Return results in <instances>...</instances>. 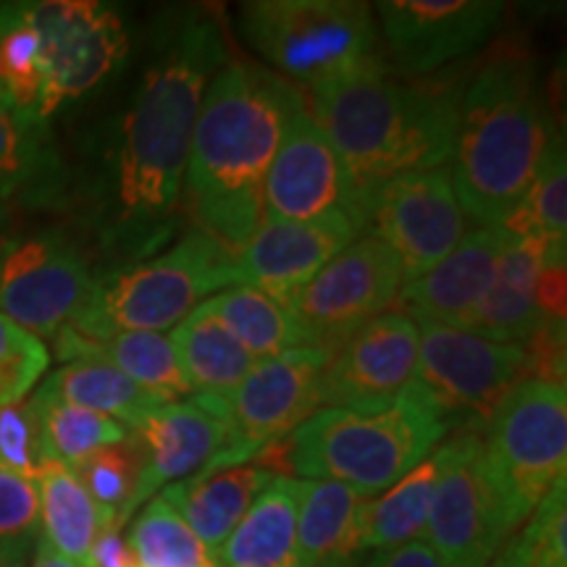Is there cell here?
Masks as SVG:
<instances>
[{
  "label": "cell",
  "mask_w": 567,
  "mask_h": 567,
  "mask_svg": "<svg viewBox=\"0 0 567 567\" xmlns=\"http://www.w3.org/2000/svg\"><path fill=\"white\" fill-rule=\"evenodd\" d=\"M360 567H439L436 555L425 542H410L396 549L373 551Z\"/></svg>",
  "instance_id": "7bdbcfd3"
},
{
  "label": "cell",
  "mask_w": 567,
  "mask_h": 567,
  "mask_svg": "<svg viewBox=\"0 0 567 567\" xmlns=\"http://www.w3.org/2000/svg\"><path fill=\"white\" fill-rule=\"evenodd\" d=\"M305 95L271 69L229 61L205 90L184 197L195 229L237 255L264 221V187Z\"/></svg>",
  "instance_id": "7a4b0ae2"
},
{
  "label": "cell",
  "mask_w": 567,
  "mask_h": 567,
  "mask_svg": "<svg viewBox=\"0 0 567 567\" xmlns=\"http://www.w3.org/2000/svg\"><path fill=\"white\" fill-rule=\"evenodd\" d=\"M365 234L347 218L329 221H260L258 231L234 255L239 287H252L287 305L347 245Z\"/></svg>",
  "instance_id": "d6986e66"
},
{
  "label": "cell",
  "mask_w": 567,
  "mask_h": 567,
  "mask_svg": "<svg viewBox=\"0 0 567 567\" xmlns=\"http://www.w3.org/2000/svg\"><path fill=\"white\" fill-rule=\"evenodd\" d=\"M40 389H45L55 400L109 415L130 429H137L147 415H153L161 405H168L134 384L118 368L90 358L63 363L59 371L48 375Z\"/></svg>",
  "instance_id": "1f68e13d"
},
{
  "label": "cell",
  "mask_w": 567,
  "mask_h": 567,
  "mask_svg": "<svg viewBox=\"0 0 567 567\" xmlns=\"http://www.w3.org/2000/svg\"><path fill=\"white\" fill-rule=\"evenodd\" d=\"M302 478L274 476L218 549L216 567H295Z\"/></svg>",
  "instance_id": "d4e9b609"
},
{
  "label": "cell",
  "mask_w": 567,
  "mask_h": 567,
  "mask_svg": "<svg viewBox=\"0 0 567 567\" xmlns=\"http://www.w3.org/2000/svg\"><path fill=\"white\" fill-rule=\"evenodd\" d=\"M38 536V481L0 467V567H27Z\"/></svg>",
  "instance_id": "f35d334b"
},
{
  "label": "cell",
  "mask_w": 567,
  "mask_h": 567,
  "mask_svg": "<svg viewBox=\"0 0 567 567\" xmlns=\"http://www.w3.org/2000/svg\"><path fill=\"white\" fill-rule=\"evenodd\" d=\"M40 536L80 567H92V547L111 520L66 465L48 460L38 476ZM116 530V528H113Z\"/></svg>",
  "instance_id": "4dcf8cb0"
},
{
  "label": "cell",
  "mask_w": 567,
  "mask_h": 567,
  "mask_svg": "<svg viewBox=\"0 0 567 567\" xmlns=\"http://www.w3.org/2000/svg\"><path fill=\"white\" fill-rule=\"evenodd\" d=\"M55 347L66 363L84 358L105 360L161 402H179L182 396L193 394L172 339L158 331H118L105 339H84L63 329L55 334Z\"/></svg>",
  "instance_id": "484cf974"
},
{
  "label": "cell",
  "mask_w": 567,
  "mask_h": 567,
  "mask_svg": "<svg viewBox=\"0 0 567 567\" xmlns=\"http://www.w3.org/2000/svg\"><path fill=\"white\" fill-rule=\"evenodd\" d=\"M488 567H567V478L557 481Z\"/></svg>",
  "instance_id": "74e56055"
},
{
  "label": "cell",
  "mask_w": 567,
  "mask_h": 567,
  "mask_svg": "<svg viewBox=\"0 0 567 567\" xmlns=\"http://www.w3.org/2000/svg\"><path fill=\"white\" fill-rule=\"evenodd\" d=\"M421 342L408 396L452 431H481L509 389L530 379L528 347L492 342L442 323H417Z\"/></svg>",
  "instance_id": "9c48e42d"
},
{
  "label": "cell",
  "mask_w": 567,
  "mask_h": 567,
  "mask_svg": "<svg viewBox=\"0 0 567 567\" xmlns=\"http://www.w3.org/2000/svg\"><path fill=\"white\" fill-rule=\"evenodd\" d=\"M48 55L51 113L76 101L113 74L130 51L124 19L113 6L95 0L38 3Z\"/></svg>",
  "instance_id": "e0dca14e"
},
{
  "label": "cell",
  "mask_w": 567,
  "mask_h": 567,
  "mask_svg": "<svg viewBox=\"0 0 567 567\" xmlns=\"http://www.w3.org/2000/svg\"><path fill=\"white\" fill-rule=\"evenodd\" d=\"M92 567H140L137 557L118 530H103L92 547Z\"/></svg>",
  "instance_id": "ee69618b"
},
{
  "label": "cell",
  "mask_w": 567,
  "mask_h": 567,
  "mask_svg": "<svg viewBox=\"0 0 567 567\" xmlns=\"http://www.w3.org/2000/svg\"><path fill=\"white\" fill-rule=\"evenodd\" d=\"M305 481V478H302ZM365 496L334 481H305L295 567H360V509Z\"/></svg>",
  "instance_id": "cb8c5ba5"
},
{
  "label": "cell",
  "mask_w": 567,
  "mask_h": 567,
  "mask_svg": "<svg viewBox=\"0 0 567 567\" xmlns=\"http://www.w3.org/2000/svg\"><path fill=\"white\" fill-rule=\"evenodd\" d=\"M239 32L279 76L308 90L375 59V21L358 0H250Z\"/></svg>",
  "instance_id": "ba28073f"
},
{
  "label": "cell",
  "mask_w": 567,
  "mask_h": 567,
  "mask_svg": "<svg viewBox=\"0 0 567 567\" xmlns=\"http://www.w3.org/2000/svg\"><path fill=\"white\" fill-rule=\"evenodd\" d=\"M368 224L371 234L396 255L405 284L442 264L467 234L450 166L386 182L368 208Z\"/></svg>",
  "instance_id": "5bb4252c"
},
{
  "label": "cell",
  "mask_w": 567,
  "mask_h": 567,
  "mask_svg": "<svg viewBox=\"0 0 567 567\" xmlns=\"http://www.w3.org/2000/svg\"><path fill=\"white\" fill-rule=\"evenodd\" d=\"M140 567H216V559L163 496L147 502L126 538Z\"/></svg>",
  "instance_id": "8d00e7d4"
},
{
  "label": "cell",
  "mask_w": 567,
  "mask_h": 567,
  "mask_svg": "<svg viewBox=\"0 0 567 567\" xmlns=\"http://www.w3.org/2000/svg\"><path fill=\"white\" fill-rule=\"evenodd\" d=\"M547 250L551 247L544 243L509 234V243L499 255L486 295L457 329L492 339V342L526 347L544 321L536 305V281Z\"/></svg>",
  "instance_id": "7402d4cb"
},
{
  "label": "cell",
  "mask_w": 567,
  "mask_h": 567,
  "mask_svg": "<svg viewBox=\"0 0 567 567\" xmlns=\"http://www.w3.org/2000/svg\"><path fill=\"white\" fill-rule=\"evenodd\" d=\"M30 567H80L76 563H71L69 557H63L61 551H55L45 538L38 536V544H34V555H32V565Z\"/></svg>",
  "instance_id": "f6af8a7d"
},
{
  "label": "cell",
  "mask_w": 567,
  "mask_h": 567,
  "mask_svg": "<svg viewBox=\"0 0 567 567\" xmlns=\"http://www.w3.org/2000/svg\"><path fill=\"white\" fill-rule=\"evenodd\" d=\"M460 92L452 82L389 74L381 55L310 90V116L344 163L365 213L386 182L450 163Z\"/></svg>",
  "instance_id": "3957f363"
},
{
  "label": "cell",
  "mask_w": 567,
  "mask_h": 567,
  "mask_svg": "<svg viewBox=\"0 0 567 567\" xmlns=\"http://www.w3.org/2000/svg\"><path fill=\"white\" fill-rule=\"evenodd\" d=\"M507 243L509 231L505 226L467 229L442 264L402 287L396 297L405 305L402 313L413 318L415 323H442L457 329L486 295Z\"/></svg>",
  "instance_id": "44dd1931"
},
{
  "label": "cell",
  "mask_w": 567,
  "mask_h": 567,
  "mask_svg": "<svg viewBox=\"0 0 567 567\" xmlns=\"http://www.w3.org/2000/svg\"><path fill=\"white\" fill-rule=\"evenodd\" d=\"M132 434L145 452V471L134 499V505H142L161 486L200 473L224 450L229 436L226 402L208 394L168 402L132 429Z\"/></svg>",
  "instance_id": "ffe728a7"
},
{
  "label": "cell",
  "mask_w": 567,
  "mask_h": 567,
  "mask_svg": "<svg viewBox=\"0 0 567 567\" xmlns=\"http://www.w3.org/2000/svg\"><path fill=\"white\" fill-rule=\"evenodd\" d=\"M505 3L496 0H381L375 17L405 74L425 76L476 53L499 27Z\"/></svg>",
  "instance_id": "ac0fdd59"
},
{
  "label": "cell",
  "mask_w": 567,
  "mask_h": 567,
  "mask_svg": "<svg viewBox=\"0 0 567 567\" xmlns=\"http://www.w3.org/2000/svg\"><path fill=\"white\" fill-rule=\"evenodd\" d=\"M30 402L40 421L45 457L66 465L69 471H76L97 450L124 442L132 434L130 425L55 400L45 389H38Z\"/></svg>",
  "instance_id": "e575fe53"
},
{
  "label": "cell",
  "mask_w": 567,
  "mask_h": 567,
  "mask_svg": "<svg viewBox=\"0 0 567 567\" xmlns=\"http://www.w3.org/2000/svg\"><path fill=\"white\" fill-rule=\"evenodd\" d=\"M481 457L513 536L557 481L567 478L565 384L523 379L509 389L481 431Z\"/></svg>",
  "instance_id": "52a82bcc"
},
{
  "label": "cell",
  "mask_w": 567,
  "mask_h": 567,
  "mask_svg": "<svg viewBox=\"0 0 567 567\" xmlns=\"http://www.w3.org/2000/svg\"><path fill=\"white\" fill-rule=\"evenodd\" d=\"M205 308L243 342L255 360L308 347L300 323L276 297L252 287H231L205 300Z\"/></svg>",
  "instance_id": "d6a6232c"
},
{
  "label": "cell",
  "mask_w": 567,
  "mask_h": 567,
  "mask_svg": "<svg viewBox=\"0 0 567 567\" xmlns=\"http://www.w3.org/2000/svg\"><path fill=\"white\" fill-rule=\"evenodd\" d=\"M402 287L405 276L396 255L368 231L289 297L287 308L300 323L308 347L331 354L358 326L386 313Z\"/></svg>",
  "instance_id": "8fae6325"
},
{
  "label": "cell",
  "mask_w": 567,
  "mask_h": 567,
  "mask_svg": "<svg viewBox=\"0 0 567 567\" xmlns=\"http://www.w3.org/2000/svg\"><path fill=\"white\" fill-rule=\"evenodd\" d=\"M0 101L38 124L53 116L38 3H0Z\"/></svg>",
  "instance_id": "83f0119b"
},
{
  "label": "cell",
  "mask_w": 567,
  "mask_h": 567,
  "mask_svg": "<svg viewBox=\"0 0 567 567\" xmlns=\"http://www.w3.org/2000/svg\"><path fill=\"white\" fill-rule=\"evenodd\" d=\"M229 284H237L234 252L200 229H189L166 250L95 279L82 313L66 329L84 339L118 331L161 334Z\"/></svg>",
  "instance_id": "8992f818"
},
{
  "label": "cell",
  "mask_w": 567,
  "mask_h": 567,
  "mask_svg": "<svg viewBox=\"0 0 567 567\" xmlns=\"http://www.w3.org/2000/svg\"><path fill=\"white\" fill-rule=\"evenodd\" d=\"M421 331L402 310L371 318L344 337L321 373V410L384 408L408 392Z\"/></svg>",
  "instance_id": "2e32d148"
},
{
  "label": "cell",
  "mask_w": 567,
  "mask_h": 567,
  "mask_svg": "<svg viewBox=\"0 0 567 567\" xmlns=\"http://www.w3.org/2000/svg\"><path fill=\"white\" fill-rule=\"evenodd\" d=\"M6 213H9V210H6V205L0 203V229H3V224H6Z\"/></svg>",
  "instance_id": "bcb514c9"
},
{
  "label": "cell",
  "mask_w": 567,
  "mask_h": 567,
  "mask_svg": "<svg viewBox=\"0 0 567 567\" xmlns=\"http://www.w3.org/2000/svg\"><path fill=\"white\" fill-rule=\"evenodd\" d=\"M226 63L229 42L208 13L182 19L161 38L97 182V229L109 250L142 260L174 234L205 90Z\"/></svg>",
  "instance_id": "6da1fadb"
},
{
  "label": "cell",
  "mask_w": 567,
  "mask_h": 567,
  "mask_svg": "<svg viewBox=\"0 0 567 567\" xmlns=\"http://www.w3.org/2000/svg\"><path fill=\"white\" fill-rule=\"evenodd\" d=\"M347 218L365 229L368 213L350 174L308 105L289 122L264 187V221H329Z\"/></svg>",
  "instance_id": "4fadbf2b"
},
{
  "label": "cell",
  "mask_w": 567,
  "mask_h": 567,
  "mask_svg": "<svg viewBox=\"0 0 567 567\" xmlns=\"http://www.w3.org/2000/svg\"><path fill=\"white\" fill-rule=\"evenodd\" d=\"M142 471H145V452H142L140 439L130 434L124 442L97 450L74 473L87 488L92 502L118 530L137 509L134 499H137Z\"/></svg>",
  "instance_id": "d590c367"
},
{
  "label": "cell",
  "mask_w": 567,
  "mask_h": 567,
  "mask_svg": "<svg viewBox=\"0 0 567 567\" xmlns=\"http://www.w3.org/2000/svg\"><path fill=\"white\" fill-rule=\"evenodd\" d=\"M45 463L40 421L32 402L21 400L0 408V467L38 481Z\"/></svg>",
  "instance_id": "60d3db41"
},
{
  "label": "cell",
  "mask_w": 567,
  "mask_h": 567,
  "mask_svg": "<svg viewBox=\"0 0 567 567\" xmlns=\"http://www.w3.org/2000/svg\"><path fill=\"white\" fill-rule=\"evenodd\" d=\"M274 473L260 465H237L213 473H195V476L168 484L163 499L174 507V513L187 523L189 530L200 538L203 547L216 559L231 530L268 486Z\"/></svg>",
  "instance_id": "603a6c76"
},
{
  "label": "cell",
  "mask_w": 567,
  "mask_h": 567,
  "mask_svg": "<svg viewBox=\"0 0 567 567\" xmlns=\"http://www.w3.org/2000/svg\"><path fill=\"white\" fill-rule=\"evenodd\" d=\"M505 229L513 237L536 239L551 250H565L567 239V161L565 140L549 134L547 147L538 158L536 174L526 195L509 213Z\"/></svg>",
  "instance_id": "836d02e7"
},
{
  "label": "cell",
  "mask_w": 567,
  "mask_h": 567,
  "mask_svg": "<svg viewBox=\"0 0 567 567\" xmlns=\"http://www.w3.org/2000/svg\"><path fill=\"white\" fill-rule=\"evenodd\" d=\"M63 184L66 174L48 124L0 101V203L48 208L61 200Z\"/></svg>",
  "instance_id": "4316f807"
},
{
  "label": "cell",
  "mask_w": 567,
  "mask_h": 567,
  "mask_svg": "<svg viewBox=\"0 0 567 567\" xmlns=\"http://www.w3.org/2000/svg\"><path fill=\"white\" fill-rule=\"evenodd\" d=\"M329 354L300 347L255 363L245 381L226 396L229 436L224 450L200 473L250 465L321 410V373Z\"/></svg>",
  "instance_id": "30bf717a"
},
{
  "label": "cell",
  "mask_w": 567,
  "mask_h": 567,
  "mask_svg": "<svg viewBox=\"0 0 567 567\" xmlns=\"http://www.w3.org/2000/svg\"><path fill=\"white\" fill-rule=\"evenodd\" d=\"M172 344L193 392L226 400L245 381L258 360L245 350L205 302L172 331Z\"/></svg>",
  "instance_id": "f546056e"
},
{
  "label": "cell",
  "mask_w": 567,
  "mask_h": 567,
  "mask_svg": "<svg viewBox=\"0 0 567 567\" xmlns=\"http://www.w3.org/2000/svg\"><path fill=\"white\" fill-rule=\"evenodd\" d=\"M425 534L439 567H488L505 547L509 530L486 478L481 431H460L450 439V460L439 478Z\"/></svg>",
  "instance_id": "9a60e30c"
},
{
  "label": "cell",
  "mask_w": 567,
  "mask_h": 567,
  "mask_svg": "<svg viewBox=\"0 0 567 567\" xmlns=\"http://www.w3.org/2000/svg\"><path fill=\"white\" fill-rule=\"evenodd\" d=\"M551 134L526 59L499 55L460 92L450 166L465 218L502 226L534 179Z\"/></svg>",
  "instance_id": "277c9868"
},
{
  "label": "cell",
  "mask_w": 567,
  "mask_h": 567,
  "mask_svg": "<svg viewBox=\"0 0 567 567\" xmlns=\"http://www.w3.org/2000/svg\"><path fill=\"white\" fill-rule=\"evenodd\" d=\"M51 365L42 339L0 316V408L21 402Z\"/></svg>",
  "instance_id": "ab89813d"
},
{
  "label": "cell",
  "mask_w": 567,
  "mask_h": 567,
  "mask_svg": "<svg viewBox=\"0 0 567 567\" xmlns=\"http://www.w3.org/2000/svg\"><path fill=\"white\" fill-rule=\"evenodd\" d=\"M450 442L439 444L421 465L400 478L381 496L363 502L360 509V547L368 551L396 549L417 542L425 534L431 505H434L439 478H442Z\"/></svg>",
  "instance_id": "f1b7e54d"
},
{
  "label": "cell",
  "mask_w": 567,
  "mask_h": 567,
  "mask_svg": "<svg viewBox=\"0 0 567 567\" xmlns=\"http://www.w3.org/2000/svg\"><path fill=\"white\" fill-rule=\"evenodd\" d=\"M87 260L66 234L34 231L0 243V316L38 339L82 313L92 292Z\"/></svg>",
  "instance_id": "7c38bea8"
},
{
  "label": "cell",
  "mask_w": 567,
  "mask_h": 567,
  "mask_svg": "<svg viewBox=\"0 0 567 567\" xmlns=\"http://www.w3.org/2000/svg\"><path fill=\"white\" fill-rule=\"evenodd\" d=\"M446 425L402 394L384 408H326L284 439L287 471L334 481L365 499L384 494L442 444Z\"/></svg>",
  "instance_id": "5b68a950"
},
{
  "label": "cell",
  "mask_w": 567,
  "mask_h": 567,
  "mask_svg": "<svg viewBox=\"0 0 567 567\" xmlns=\"http://www.w3.org/2000/svg\"><path fill=\"white\" fill-rule=\"evenodd\" d=\"M565 258L559 260H547L544 258L542 274H538L536 281V305L542 318H549V321H565Z\"/></svg>",
  "instance_id": "b9f144b4"
}]
</instances>
